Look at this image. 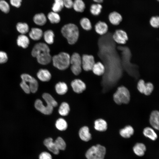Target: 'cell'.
Returning a JSON list of instances; mask_svg holds the SVG:
<instances>
[{"label":"cell","mask_w":159,"mask_h":159,"mask_svg":"<svg viewBox=\"0 0 159 159\" xmlns=\"http://www.w3.org/2000/svg\"><path fill=\"white\" fill-rule=\"evenodd\" d=\"M50 49L48 45L44 43L36 44L32 51V56L36 58L37 62L41 64L47 65L52 61V57Z\"/></svg>","instance_id":"cell-1"},{"label":"cell","mask_w":159,"mask_h":159,"mask_svg":"<svg viewBox=\"0 0 159 159\" xmlns=\"http://www.w3.org/2000/svg\"><path fill=\"white\" fill-rule=\"evenodd\" d=\"M61 32L70 45L74 44L78 40L79 35V29L74 24L69 23L64 25L61 29Z\"/></svg>","instance_id":"cell-2"},{"label":"cell","mask_w":159,"mask_h":159,"mask_svg":"<svg viewBox=\"0 0 159 159\" xmlns=\"http://www.w3.org/2000/svg\"><path fill=\"white\" fill-rule=\"evenodd\" d=\"M70 56L67 52H62L52 57L53 66L61 70L67 69L70 65Z\"/></svg>","instance_id":"cell-3"},{"label":"cell","mask_w":159,"mask_h":159,"mask_svg":"<svg viewBox=\"0 0 159 159\" xmlns=\"http://www.w3.org/2000/svg\"><path fill=\"white\" fill-rule=\"evenodd\" d=\"M114 102L117 104H127L130 100V94L128 89L124 86L119 87L113 95Z\"/></svg>","instance_id":"cell-4"},{"label":"cell","mask_w":159,"mask_h":159,"mask_svg":"<svg viewBox=\"0 0 159 159\" xmlns=\"http://www.w3.org/2000/svg\"><path fill=\"white\" fill-rule=\"evenodd\" d=\"M106 153L105 148L100 144L93 146L86 152L85 156L87 159H104Z\"/></svg>","instance_id":"cell-5"},{"label":"cell","mask_w":159,"mask_h":159,"mask_svg":"<svg viewBox=\"0 0 159 159\" xmlns=\"http://www.w3.org/2000/svg\"><path fill=\"white\" fill-rule=\"evenodd\" d=\"M70 69L75 75H79L82 70V58L78 53L74 52L70 56Z\"/></svg>","instance_id":"cell-6"},{"label":"cell","mask_w":159,"mask_h":159,"mask_svg":"<svg viewBox=\"0 0 159 159\" xmlns=\"http://www.w3.org/2000/svg\"><path fill=\"white\" fill-rule=\"evenodd\" d=\"M81 58L82 68L86 71H92L95 63L94 57L91 54H84Z\"/></svg>","instance_id":"cell-7"},{"label":"cell","mask_w":159,"mask_h":159,"mask_svg":"<svg viewBox=\"0 0 159 159\" xmlns=\"http://www.w3.org/2000/svg\"><path fill=\"white\" fill-rule=\"evenodd\" d=\"M22 81L29 83L30 92L35 93L38 88V83L37 80L34 77L27 74H23L21 76Z\"/></svg>","instance_id":"cell-8"},{"label":"cell","mask_w":159,"mask_h":159,"mask_svg":"<svg viewBox=\"0 0 159 159\" xmlns=\"http://www.w3.org/2000/svg\"><path fill=\"white\" fill-rule=\"evenodd\" d=\"M114 41L120 44H125L128 39L127 33L124 30L119 29L116 30L112 35Z\"/></svg>","instance_id":"cell-9"},{"label":"cell","mask_w":159,"mask_h":159,"mask_svg":"<svg viewBox=\"0 0 159 159\" xmlns=\"http://www.w3.org/2000/svg\"><path fill=\"white\" fill-rule=\"evenodd\" d=\"M34 106L37 110L45 115H50L53 112V107L47 105H44L42 101L39 99L35 101Z\"/></svg>","instance_id":"cell-10"},{"label":"cell","mask_w":159,"mask_h":159,"mask_svg":"<svg viewBox=\"0 0 159 159\" xmlns=\"http://www.w3.org/2000/svg\"><path fill=\"white\" fill-rule=\"evenodd\" d=\"M71 86L73 91L77 94L82 93L86 88V85L84 82L78 79L72 80L71 83Z\"/></svg>","instance_id":"cell-11"},{"label":"cell","mask_w":159,"mask_h":159,"mask_svg":"<svg viewBox=\"0 0 159 159\" xmlns=\"http://www.w3.org/2000/svg\"><path fill=\"white\" fill-rule=\"evenodd\" d=\"M94 29L98 34L102 36L106 34L108 31V26L105 22L99 21L94 26Z\"/></svg>","instance_id":"cell-12"},{"label":"cell","mask_w":159,"mask_h":159,"mask_svg":"<svg viewBox=\"0 0 159 159\" xmlns=\"http://www.w3.org/2000/svg\"><path fill=\"white\" fill-rule=\"evenodd\" d=\"M108 19L110 22L115 26L119 24L123 19L122 15L116 11L110 13L108 16Z\"/></svg>","instance_id":"cell-13"},{"label":"cell","mask_w":159,"mask_h":159,"mask_svg":"<svg viewBox=\"0 0 159 159\" xmlns=\"http://www.w3.org/2000/svg\"><path fill=\"white\" fill-rule=\"evenodd\" d=\"M150 123L154 129L158 130L159 128V113L157 110L153 111L150 115Z\"/></svg>","instance_id":"cell-14"},{"label":"cell","mask_w":159,"mask_h":159,"mask_svg":"<svg viewBox=\"0 0 159 159\" xmlns=\"http://www.w3.org/2000/svg\"><path fill=\"white\" fill-rule=\"evenodd\" d=\"M44 145L51 152L55 155H57L59 153V150L57 148L53 139L51 138L46 139L44 141Z\"/></svg>","instance_id":"cell-15"},{"label":"cell","mask_w":159,"mask_h":159,"mask_svg":"<svg viewBox=\"0 0 159 159\" xmlns=\"http://www.w3.org/2000/svg\"><path fill=\"white\" fill-rule=\"evenodd\" d=\"M37 76L40 81L43 82L49 81L52 77L50 72L44 69H41L39 70L37 73Z\"/></svg>","instance_id":"cell-16"},{"label":"cell","mask_w":159,"mask_h":159,"mask_svg":"<svg viewBox=\"0 0 159 159\" xmlns=\"http://www.w3.org/2000/svg\"><path fill=\"white\" fill-rule=\"evenodd\" d=\"M80 138L82 140L87 142L92 138L91 135L89 132V129L87 126H84L80 128L79 131Z\"/></svg>","instance_id":"cell-17"},{"label":"cell","mask_w":159,"mask_h":159,"mask_svg":"<svg viewBox=\"0 0 159 159\" xmlns=\"http://www.w3.org/2000/svg\"><path fill=\"white\" fill-rule=\"evenodd\" d=\"M105 70L104 64L100 62H98L95 63L92 71L95 75L100 76L104 75Z\"/></svg>","instance_id":"cell-18"},{"label":"cell","mask_w":159,"mask_h":159,"mask_svg":"<svg viewBox=\"0 0 159 159\" xmlns=\"http://www.w3.org/2000/svg\"><path fill=\"white\" fill-rule=\"evenodd\" d=\"M43 33L41 29L38 28H33L29 33L30 38L34 40H40L43 36Z\"/></svg>","instance_id":"cell-19"},{"label":"cell","mask_w":159,"mask_h":159,"mask_svg":"<svg viewBox=\"0 0 159 159\" xmlns=\"http://www.w3.org/2000/svg\"><path fill=\"white\" fill-rule=\"evenodd\" d=\"M94 124V128L97 131L104 132L107 129V123L103 119L100 118L97 119L95 121Z\"/></svg>","instance_id":"cell-20"},{"label":"cell","mask_w":159,"mask_h":159,"mask_svg":"<svg viewBox=\"0 0 159 159\" xmlns=\"http://www.w3.org/2000/svg\"><path fill=\"white\" fill-rule=\"evenodd\" d=\"M56 93L60 95L65 94L68 90V86L64 82H60L57 83L55 87Z\"/></svg>","instance_id":"cell-21"},{"label":"cell","mask_w":159,"mask_h":159,"mask_svg":"<svg viewBox=\"0 0 159 159\" xmlns=\"http://www.w3.org/2000/svg\"><path fill=\"white\" fill-rule=\"evenodd\" d=\"M119 133L122 137L125 138H129L133 134L134 130L131 126L128 125L121 129Z\"/></svg>","instance_id":"cell-22"},{"label":"cell","mask_w":159,"mask_h":159,"mask_svg":"<svg viewBox=\"0 0 159 159\" xmlns=\"http://www.w3.org/2000/svg\"><path fill=\"white\" fill-rule=\"evenodd\" d=\"M16 42L18 46L24 49L27 48L29 44V39L25 34H21L19 36Z\"/></svg>","instance_id":"cell-23"},{"label":"cell","mask_w":159,"mask_h":159,"mask_svg":"<svg viewBox=\"0 0 159 159\" xmlns=\"http://www.w3.org/2000/svg\"><path fill=\"white\" fill-rule=\"evenodd\" d=\"M133 150L136 155L139 156H142L144 155L146 150V147L143 143H138L134 146Z\"/></svg>","instance_id":"cell-24"},{"label":"cell","mask_w":159,"mask_h":159,"mask_svg":"<svg viewBox=\"0 0 159 159\" xmlns=\"http://www.w3.org/2000/svg\"><path fill=\"white\" fill-rule=\"evenodd\" d=\"M43 98L45 101L47 105L54 108L58 105L57 102L49 93H44L42 95Z\"/></svg>","instance_id":"cell-25"},{"label":"cell","mask_w":159,"mask_h":159,"mask_svg":"<svg viewBox=\"0 0 159 159\" xmlns=\"http://www.w3.org/2000/svg\"><path fill=\"white\" fill-rule=\"evenodd\" d=\"M33 20L36 24L40 26L44 25L47 21L45 15L43 13L36 14L33 17Z\"/></svg>","instance_id":"cell-26"},{"label":"cell","mask_w":159,"mask_h":159,"mask_svg":"<svg viewBox=\"0 0 159 159\" xmlns=\"http://www.w3.org/2000/svg\"><path fill=\"white\" fill-rule=\"evenodd\" d=\"M44 40L48 44H51L54 41V34L53 31L49 29L46 31L43 34Z\"/></svg>","instance_id":"cell-27"},{"label":"cell","mask_w":159,"mask_h":159,"mask_svg":"<svg viewBox=\"0 0 159 159\" xmlns=\"http://www.w3.org/2000/svg\"><path fill=\"white\" fill-rule=\"evenodd\" d=\"M144 135L152 140L154 141L157 138V135L152 128L147 127L145 128L143 131Z\"/></svg>","instance_id":"cell-28"},{"label":"cell","mask_w":159,"mask_h":159,"mask_svg":"<svg viewBox=\"0 0 159 159\" xmlns=\"http://www.w3.org/2000/svg\"><path fill=\"white\" fill-rule=\"evenodd\" d=\"M70 107L69 104L67 102H62L59 106L58 109V113L63 116L67 115L70 112Z\"/></svg>","instance_id":"cell-29"},{"label":"cell","mask_w":159,"mask_h":159,"mask_svg":"<svg viewBox=\"0 0 159 159\" xmlns=\"http://www.w3.org/2000/svg\"><path fill=\"white\" fill-rule=\"evenodd\" d=\"M55 125L56 128L60 131H64L67 129L68 124L66 121L62 118H58L56 121Z\"/></svg>","instance_id":"cell-30"},{"label":"cell","mask_w":159,"mask_h":159,"mask_svg":"<svg viewBox=\"0 0 159 159\" xmlns=\"http://www.w3.org/2000/svg\"><path fill=\"white\" fill-rule=\"evenodd\" d=\"M72 7L76 11L82 12L85 9V4L82 0H75L73 2Z\"/></svg>","instance_id":"cell-31"},{"label":"cell","mask_w":159,"mask_h":159,"mask_svg":"<svg viewBox=\"0 0 159 159\" xmlns=\"http://www.w3.org/2000/svg\"><path fill=\"white\" fill-rule=\"evenodd\" d=\"M47 18L52 24H57L60 21V17L57 13L54 11L49 12L47 15Z\"/></svg>","instance_id":"cell-32"},{"label":"cell","mask_w":159,"mask_h":159,"mask_svg":"<svg viewBox=\"0 0 159 159\" xmlns=\"http://www.w3.org/2000/svg\"><path fill=\"white\" fill-rule=\"evenodd\" d=\"M16 29L17 31L21 34H24L29 31V26L25 23L19 22L16 25Z\"/></svg>","instance_id":"cell-33"},{"label":"cell","mask_w":159,"mask_h":159,"mask_svg":"<svg viewBox=\"0 0 159 159\" xmlns=\"http://www.w3.org/2000/svg\"><path fill=\"white\" fill-rule=\"evenodd\" d=\"M80 24L82 28L86 31L90 30L92 28L91 23L87 18H82L80 20Z\"/></svg>","instance_id":"cell-34"},{"label":"cell","mask_w":159,"mask_h":159,"mask_svg":"<svg viewBox=\"0 0 159 159\" xmlns=\"http://www.w3.org/2000/svg\"><path fill=\"white\" fill-rule=\"evenodd\" d=\"M102 8V6L100 3L93 4L90 6V11L93 15L98 16L100 14Z\"/></svg>","instance_id":"cell-35"},{"label":"cell","mask_w":159,"mask_h":159,"mask_svg":"<svg viewBox=\"0 0 159 159\" xmlns=\"http://www.w3.org/2000/svg\"><path fill=\"white\" fill-rule=\"evenodd\" d=\"M64 6L63 0H54L52 9L53 11L58 13L62 10Z\"/></svg>","instance_id":"cell-36"},{"label":"cell","mask_w":159,"mask_h":159,"mask_svg":"<svg viewBox=\"0 0 159 159\" xmlns=\"http://www.w3.org/2000/svg\"><path fill=\"white\" fill-rule=\"evenodd\" d=\"M57 148L59 150H64L66 147V144L64 140L61 137H58L54 141Z\"/></svg>","instance_id":"cell-37"},{"label":"cell","mask_w":159,"mask_h":159,"mask_svg":"<svg viewBox=\"0 0 159 159\" xmlns=\"http://www.w3.org/2000/svg\"><path fill=\"white\" fill-rule=\"evenodd\" d=\"M149 23L152 27L155 28H159V17L158 16H152L150 19Z\"/></svg>","instance_id":"cell-38"},{"label":"cell","mask_w":159,"mask_h":159,"mask_svg":"<svg viewBox=\"0 0 159 159\" xmlns=\"http://www.w3.org/2000/svg\"><path fill=\"white\" fill-rule=\"evenodd\" d=\"M0 10L5 13H7L9 11V5L4 0H0Z\"/></svg>","instance_id":"cell-39"},{"label":"cell","mask_w":159,"mask_h":159,"mask_svg":"<svg viewBox=\"0 0 159 159\" xmlns=\"http://www.w3.org/2000/svg\"><path fill=\"white\" fill-rule=\"evenodd\" d=\"M154 86L153 84L150 82L145 83L144 94L146 95H150L153 92Z\"/></svg>","instance_id":"cell-40"},{"label":"cell","mask_w":159,"mask_h":159,"mask_svg":"<svg viewBox=\"0 0 159 159\" xmlns=\"http://www.w3.org/2000/svg\"><path fill=\"white\" fill-rule=\"evenodd\" d=\"M145 83L143 79H140L138 81L137 84V89L139 92L143 94L145 87Z\"/></svg>","instance_id":"cell-41"},{"label":"cell","mask_w":159,"mask_h":159,"mask_svg":"<svg viewBox=\"0 0 159 159\" xmlns=\"http://www.w3.org/2000/svg\"><path fill=\"white\" fill-rule=\"evenodd\" d=\"M8 59V57L6 53L0 51V64L4 63L7 62Z\"/></svg>","instance_id":"cell-42"},{"label":"cell","mask_w":159,"mask_h":159,"mask_svg":"<svg viewBox=\"0 0 159 159\" xmlns=\"http://www.w3.org/2000/svg\"><path fill=\"white\" fill-rule=\"evenodd\" d=\"M20 85L24 91L27 94H29L30 92L29 85L25 82L22 81L20 84Z\"/></svg>","instance_id":"cell-43"},{"label":"cell","mask_w":159,"mask_h":159,"mask_svg":"<svg viewBox=\"0 0 159 159\" xmlns=\"http://www.w3.org/2000/svg\"><path fill=\"white\" fill-rule=\"evenodd\" d=\"M39 159H52V157L49 153L47 152H43L39 155Z\"/></svg>","instance_id":"cell-44"},{"label":"cell","mask_w":159,"mask_h":159,"mask_svg":"<svg viewBox=\"0 0 159 159\" xmlns=\"http://www.w3.org/2000/svg\"><path fill=\"white\" fill-rule=\"evenodd\" d=\"M64 6L70 9L72 7L73 1L72 0H63Z\"/></svg>","instance_id":"cell-45"},{"label":"cell","mask_w":159,"mask_h":159,"mask_svg":"<svg viewBox=\"0 0 159 159\" xmlns=\"http://www.w3.org/2000/svg\"><path fill=\"white\" fill-rule=\"evenodd\" d=\"M22 0H10V3L13 6L19 7L21 5Z\"/></svg>","instance_id":"cell-46"},{"label":"cell","mask_w":159,"mask_h":159,"mask_svg":"<svg viewBox=\"0 0 159 159\" xmlns=\"http://www.w3.org/2000/svg\"><path fill=\"white\" fill-rule=\"evenodd\" d=\"M95 2H96L97 3H101L103 1V0H93Z\"/></svg>","instance_id":"cell-47"},{"label":"cell","mask_w":159,"mask_h":159,"mask_svg":"<svg viewBox=\"0 0 159 159\" xmlns=\"http://www.w3.org/2000/svg\"><path fill=\"white\" fill-rule=\"evenodd\" d=\"M157 0V1H159V0Z\"/></svg>","instance_id":"cell-48"}]
</instances>
